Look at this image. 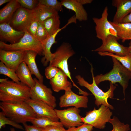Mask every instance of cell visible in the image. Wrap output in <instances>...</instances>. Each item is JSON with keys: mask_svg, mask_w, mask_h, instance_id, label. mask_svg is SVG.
Instances as JSON below:
<instances>
[{"mask_svg": "<svg viewBox=\"0 0 131 131\" xmlns=\"http://www.w3.org/2000/svg\"><path fill=\"white\" fill-rule=\"evenodd\" d=\"M0 108L6 117L18 123L23 124L37 117L32 108L25 101L1 102Z\"/></svg>", "mask_w": 131, "mask_h": 131, "instance_id": "6da1fadb", "label": "cell"}, {"mask_svg": "<svg viewBox=\"0 0 131 131\" xmlns=\"http://www.w3.org/2000/svg\"><path fill=\"white\" fill-rule=\"evenodd\" d=\"M31 88L20 82L8 80L0 83L1 102L25 101L30 98Z\"/></svg>", "mask_w": 131, "mask_h": 131, "instance_id": "7a4b0ae2", "label": "cell"}, {"mask_svg": "<svg viewBox=\"0 0 131 131\" xmlns=\"http://www.w3.org/2000/svg\"><path fill=\"white\" fill-rule=\"evenodd\" d=\"M112 58L113 63L112 69L104 74L94 76L95 81L97 85L105 81H109L113 84L118 83L122 87L123 93L125 96V90L128 86L129 80L131 79V72L115 58Z\"/></svg>", "mask_w": 131, "mask_h": 131, "instance_id": "3957f363", "label": "cell"}, {"mask_svg": "<svg viewBox=\"0 0 131 131\" xmlns=\"http://www.w3.org/2000/svg\"><path fill=\"white\" fill-rule=\"evenodd\" d=\"M91 71L92 78L91 84L89 83L80 75H77L75 76L78 83L80 86L86 88L92 93L95 99V104L98 107L102 105L113 110V106L108 103L107 99L109 98H113L114 91L116 87L110 82V88L106 92H103L98 87L95 82L92 66Z\"/></svg>", "mask_w": 131, "mask_h": 131, "instance_id": "277c9868", "label": "cell"}, {"mask_svg": "<svg viewBox=\"0 0 131 131\" xmlns=\"http://www.w3.org/2000/svg\"><path fill=\"white\" fill-rule=\"evenodd\" d=\"M75 54V52L71 45L69 43L64 42L57 49L54 53H53L49 65L58 68L63 71L70 79L73 85L77 88L80 92L82 90L73 82L69 70L67 63L68 59Z\"/></svg>", "mask_w": 131, "mask_h": 131, "instance_id": "5b68a950", "label": "cell"}, {"mask_svg": "<svg viewBox=\"0 0 131 131\" xmlns=\"http://www.w3.org/2000/svg\"><path fill=\"white\" fill-rule=\"evenodd\" d=\"M0 49L6 51L31 50L43 56V49L41 42L30 34L26 30L24 36L18 42L14 44H8L0 41Z\"/></svg>", "mask_w": 131, "mask_h": 131, "instance_id": "8992f818", "label": "cell"}, {"mask_svg": "<svg viewBox=\"0 0 131 131\" xmlns=\"http://www.w3.org/2000/svg\"><path fill=\"white\" fill-rule=\"evenodd\" d=\"M110 109L102 105L98 109L94 108L92 110L87 112L85 117H82V122L83 123L90 125L96 128L103 129L112 115Z\"/></svg>", "mask_w": 131, "mask_h": 131, "instance_id": "52a82bcc", "label": "cell"}, {"mask_svg": "<svg viewBox=\"0 0 131 131\" xmlns=\"http://www.w3.org/2000/svg\"><path fill=\"white\" fill-rule=\"evenodd\" d=\"M108 11L107 7H106L101 17L98 18L95 17L92 18L96 25V36L101 40L102 43L105 42L108 37L110 35L114 36L118 40L120 39L117 36L116 30L108 20Z\"/></svg>", "mask_w": 131, "mask_h": 131, "instance_id": "ba28073f", "label": "cell"}, {"mask_svg": "<svg viewBox=\"0 0 131 131\" xmlns=\"http://www.w3.org/2000/svg\"><path fill=\"white\" fill-rule=\"evenodd\" d=\"M35 85L31 88L30 98L42 101L54 108L56 106V99L51 89L47 87L36 78H33Z\"/></svg>", "mask_w": 131, "mask_h": 131, "instance_id": "9c48e42d", "label": "cell"}, {"mask_svg": "<svg viewBox=\"0 0 131 131\" xmlns=\"http://www.w3.org/2000/svg\"><path fill=\"white\" fill-rule=\"evenodd\" d=\"M57 117L63 126L68 129L82 125L83 123L80 115V110L74 107L59 110L54 109Z\"/></svg>", "mask_w": 131, "mask_h": 131, "instance_id": "30bf717a", "label": "cell"}, {"mask_svg": "<svg viewBox=\"0 0 131 131\" xmlns=\"http://www.w3.org/2000/svg\"><path fill=\"white\" fill-rule=\"evenodd\" d=\"M35 17L33 10H29L21 6L15 12L9 24L16 30L25 31Z\"/></svg>", "mask_w": 131, "mask_h": 131, "instance_id": "8fae6325", "label": "cell"}, {"mask_svg": "<svg viewBox=\"0 0 131 131\" xmlns=\"http://www.w3.org/2000/svg\"><path fill=\"white\" fill-rule=\"evenodd\" d=\"M60 107L73 106L79 108L88 107V98L87 96H80L74 92L71 89L65 91L64 94L59 98Z\"/></svg>", "mask_w": 131, "mask_h": 131, "instance_id": "7c38bea8", "label": "cell"}, {"mask_svg": "<svg viewBox=\"0 0 131 131\" xmlns=\"http://www.w3.org/2000/svg\"><path fill=\"white\" fill-rule=\"evenodd\" d=\"M25 101L32 108L36 116V118L46 117L54 122H59V119L56 115L54 108L46 103L30 98Z\"/></svg>", "mask_w": 131, "mask_h": 131, "instance_id": "4fadbf2b", "label": "cell"}, {"mask_svg": "<svg viewBox=\"0 0 131 131\" xmlns=\"http://www.w3.org/2000/svg\"><path fill=\"white\" fill-rule=\"evenodd\" d=\"M25 51L0 49V60L6 66L15 72L21 63L24 61Z\"/></svg>", "mask_w": 131, "mask_h": 131, "instance_id": "5bb4252c", "label": "cell"}, {"mask_svg": "<svg viewBox=\"0 0 131 131\" xmlns=\"http://www.w3.org/2000/svg\"><path fill=\"white\" fill-rule=\"evenodd\" d=\"M117 40L114 36H109L100 47L93 51L98 52H108L120 56H125L128 54L129 53L128 47L121 44Z\"/></svg>", "mask_w": 131, "mask_h": 131, "instance_id": "9a60e30c", "label": "cell"}, {"mask_svg": "<svg viewBox=\"0 0 131 131\" xmlns=\"http://www.w3.org/2000/svg\"><path fill=\"white\" fill-rule=\"evenodd\" d=\"M25 31H20L13 28L9 23L0 24V39L1 41L8 42L11 44L18 42L24 36Z\"/></svg>", "mask_w": 131, "mask_h": 131, "instance_id": "2e32d148", "label": "cell"}, {"mask_svg": "<svg viewBox=\"0 0 131 131\" xmlns=\"http://www.w3.org/2000/svg\"><path fill=\"white\" fill-rule=\"evenodd\" d=\"M71 23L70 21H68L67 23L64 26L60 28L55 33L48 36L44 41L41 42L43 49V56L41 61L43 66H46L51 60L53 55L50 49L53 44L57 42L55 38L58 33L62 29L65 28L68 25Z\"/></svg>", "mask_w": 131, "mask_h": 131, "instance_id": "e0dca14e", "label": "cell"}, {"mask_svg": "<svg viewBox=\"0 0 131 131\" xmlns=\"http://www.w3.org/2000/svg\"><path fill=\"white\" fill-rule=\"evenodd\" d=\"M68 77L66 74L59 69L55 76L50 80L49 83L52 90L58 92L61 90L65 91L71 89V83L68 80Z\"/></svg>", "mask_w": 131, "mask_h": 131, "instance_id": "ac0fdd59", "label": "cell"}, {"mask_svg": "<svg viewBox=\"0 0 131 131\" xmlns=\"http://www.w3.org/2000/svg\"><path fill=\"white\" fill-rule=\"evenodd\" d=\"M112 5L117 8L113 22L121 23L123 19L131 12V0H115Z\"/></svg>", "mask_w": 131, "mask_h": 131, "instance_id": "d6986e66", "label": "cell"}, {"mask_svg": "<svg viewBox=\"0 0 131 131\" xmlns=\"http://www.w3.org/2000/svg\"><path fill=\"white\" fill-rule=\"evenodd\" d=\"M61 2L63 6L74 12L76 20L80 21L87 20V12L83 5L77 0H61Z\"/></svg>", "mask_w": 131, "mask_h": 131, "instance_id": "ffe728a7", "label": "cell"}, {"mask_svg": "<svg viewBox=\"0 0 131 131\" xmlns=\"http://www.w3.org/2000/svg\"><path fill=\"white\" fill-rule=\"evenodd\" d=\"M38 53L31 50L25 51L24 61L30 69L32 74L34 75L40 82L43 83V76L40 74L36 62V58Z\"/></svg>", "mask_w": 131, "mask_h": 131, "instance_id": "44dd1931", "label": "cell"}, {"mask_svg": "<svg viewBox=\"0 0 131 131\" xmlns=\"http://www.w3.org/2000/svg\"><path fill=\"white\" fill-rule=\"evenodd\" d=\"M20 82L30 88L35 85V82L26 64L24 61L21 62L16 71Z\"/></svg>", "mask_w": 131, "mask_h": 131, "instance_id": "7402d4cb", "label": "cell"}, {"mask_svg": "<svg viewBox=\"0 0 131 131\" xmlns=\"http://www.w3.org/2000/svg\"><path fill=\"white\" fill-rule=\"evenodd\" d=\"M21 6L16 0H11L0 10V23H9L14 13Z\"/></svg>", "mask_w": 131, "mask_h": 131, "instance_id": "603a6c76", "label": "cell"}, {"mask_svg": "<svg viewBox=\"0 0 131 131\" xmlns=\"http://www.w3.org/2000/svg\"><path fill=\"white\" fill-rule=\"evenodd\" d=\"M33 11L35 17L41 22L51 16L58 14V12L53 8L39 2Z\"/></svg>", "mask_w": 131, "mask_h": 131, "instance_id": "cb8c5ba5", "label": "cell"}, {"mask_svg": "<svg viewBox=\"0 0 131 131\" xmlns=\"http://www.w3.org/2000/svg\"><path fill=\"white\" fill-rule=\"evenodd\" d=\"M116 30L117 35L122 42L127 40L131 41V23H116L109 21Z\"/></svg>", "mask_w": 131, "mask_h": 131, "instance_id": "d4e9b609", "label": "cell"}, {"mask_svg": "<svg viewBox=\"0 0 131 131\" xmlns=\"http://www.w3.org/2000/svg\"><path fill=\"white\" fill-rule=\"evenodd\" d=\"M41 23L48 36L53 34L60 28V22L58 14L48 18Z\"/></svg>", "mask_w": 131, "mask_h": 131, "instance_id": "484cf974", "label": "cell"}, {"mask_svg": "<svg viewBox=\"0 0 131 131\" xmlns=\"http://www.w3.org/2000/svg\"><path fill=\"white\" fill-rule=\"evenodd\" d=\"M98 53L101 56H108L113 57L120 62L122 65L131 72V57L129 53L125 56H120L106 52H99Z\"/></svg>", "mask_w": 131, "mask_h": 131, "instance_id": "4316f807", "label": "cell"}, {"mask_svg": "<svg viewBox=\"0 0 131 131\" xmlns=\"http://www.w3.org/2000/svg\"><path fill=\"white\" fill-rule=\"evenodd\" d=\"M30 122L33 125L42 128L51 125L63 126L60 122H55L46 117L32 118L30 119Z\"/></svg>", "mask_w": 131, "mask_h": 131, "instance_id": "83f0119b", "label": "cell"}, {"mask_svg": "<svg viewBox=\"0 0 131 131\" xmlns=\"http://www.w3.org/2000/svg\"><path fill=\"white\" fill-rule=\"evenodd\" d=\"M108 122L111 123L113 127L111 131H129L130 130V126L128 124H125L121 122L118 118L114 116L112 119L111 118Z\"/></svg>", "mask_w": 131, "mask_h": 131, "instance_id": "f1b7e54d", "label": "cell"}, {"mask_svg": "<svg viewBox=\"0 0 131 131\" xmlns=\"http://www.w3.org/2000/svg\"><path fill=\"white\" fill-rule=\"evenodd\" d=\"M0 74L8 76L15 82L19 83L20 82L16 72L11 70L1 61L0 62Z\"/></svg>", "mask_w": 131, "mask_h": 131, "instance_id": "f546056e", "label": "cell"}, {"mask_svg": "<svg viewBox=\"0 0 131 131\" xmlns=\"http://www.w3.org/2000/svg\"><path fill=\"white\" fill-rule=\"evenodd\" d=\"M6 124L12 126L16 128L22 130L25 129L24 128L13 120L6 117L2 112H0V129L5 126Z\"/></svg>", "mask_w": 131, "mask_h": 131, "instance_id": "4dcf8cb0", "label": "cell"}, {"mask_svg": "<svg viewBox=\"0 0 131 131\" xmlns=\"http://www.w3.org/2000/svg\"><path fill=\"white\" fill-rule=\"evenodd\" d=\"M39 2L49 7L56 11H61L63 8L62 3L57 0H39Z\"/></svg>", "mask_w": 131, "mask_h": 131, "instance_id": "1f68e13d", "label": "cell"}, {"mask_svg": "<svg viewBox=\"0 0 131 131\" xmlns=\"http://www.w3.org/2000/svg\"><path fill=\"white\" fill-rule=\"evenodd\" d=\"M21 6L26 9L30 10H33L39 3L37 0H16Z\"/></svg>", "mask_w": 131, "mask_h": 131, "instance_id": "d6a6232c", "label": "cell"}, {"mask_svg": "<svg viewBox=\"0 0 131 131\" xmlns=\"http://www.w3.org/2000/svg\"><path fill=\"white\" fill-rule=\"evenodd\" d=\"M48 36L47 33L42 23L39 22L36 33V39L41 42L46 39Z\"/></svg>", "mask_w": 131, "mask_h": 131, "instance_id": "836d02e7", "label": "cell"}, {"mask_svg": "<svg viewBox=\"0 0 131 131\" xmlns=\"http://www.w3.org/2000/svg\"><path fill=\"white\" fill-rule=\"evenodd\" d=\"M59 69L58 68L49 65L45 69V74L46 77L50 80L51 79L55 76Z\"/></svg>", "mask_w": 131, "mask_h": 131, "instance_id": "e575fe53", "label": "cell"}, {"mask_svg": "<svg viewBox=\"0 0 131 131\" xmlns=\"http://www.w3.org/2000/svg\"><path fill=\"white\" fill-rule=\"evenodd\" d=\"M39 22L38 20L35 17L28 26L26 30L30 34L36 38V33Z\"/></svg>", "mask_w": 131, "mask_h": 131, "instance_id": "d590c367", "label": "cell"}, {"mask_svg": "<svg viewBox=\"0 0 131 131\" xmlns=\"http://www.w3.org/2000/svg\"><path fill=\"white\" fill-rule=\"evenodd\" d=\"M93 127L89 124L83 123L77 127H72L68 129L66 131H92Z\"/></svg>", "mask_w": 131, "mask_h": 131, "instance_id": "8d00e7d4", "label": "cell"}, {"mask_svg": "<svg viewBox=\"0 0 131 131\" xmlns=\"http://www.w3.org/2000/svg\"><path fill=\"white\" fill-rule=\"evenodd\" d=\"M43 131H66L63 126L51 125L43 128Z\"/></svg>", "mask_w": 131, "mask_h": 131, "instance_id": "74e56055", "label": "cell"}, {"mask_svg": "<svg viewBox=\"0 0 131 131\" xmlns=\"http://www.w3.org/2000/svg\"><path fill=\"white\" fill-rule=\"evenodd\" d=\"M25 131H43V128L33 125H28L26 123L23 124Z\"/></svg>", "mask_w": 131, "mask_h": 131, "instance_id": "f35d334b", "label": "cell"}, {"mask_svg": "<svg viewBox=\"0 0 131 131\" xmlns=\"http://www.w3.org/2000/svg\"><path fill=\"white\" fill-rule=\"evenodd\" d=\"M121 23H131V12L124 18Z\"/></svg>", "mask_w": 131, "mask_h": 131, "instance_id": "ab89813d", "label": "cell"}, {"mask_svg": "<svg viewBox=\"0 0 131 131\" xmlns=\"http://www.w3.org/2000/svg\"><path fill=\"white\" fill-rule=\"evenodd\" d=\"M77 1L82 5L91 3L93 1L92 0H77Z\"/></svg>", "mask_w": 131, "mask_h": 131, "instance_id": "60d3db41", "label": "cell"}, {"mask_svg": "<svg viewBox=\"0 0 131 131\" xmlns=\"http://www.w3.org/2000/svg\"><path fill=\"white\" fill-rule=\"evenodd\" d=\"M11 0H0V6L3 4L8 2H9Z\"/></svg>", "mask_w": 131, "mask_h": 131, "instance_id": "b9f144b4", "label": "cell"}, {"mask_svg": "<svg viewBox=\"0 0 131 131\" xmlns=\"http://www.w3.org/2000/svg\"><path fill=\"white\" fill-rule=\"evenodd\" d=\"M8 78H0V83H2L5 82L8 80Z\"/></svg>", "mask_w": 131, "mask_h": 131, "instance_id": "7bdbcfd3", "label": "cell"}, {"mask_svg": "<svg viewBox=\"0 0 131 131\" xmlns=\"http://www.w3.org/2000/svg\"><path fill=\"white\" fill-rule=\"evenodd\" d=\"M128 47L129 53L131 57V46H129Z\"/></svg>", "mask_w": 131, "mask_h": 131, "instance_id": "ee69618b", "label": "cell"}, {"mask_svg": "<svg viewBox=\"0 0 131 131\" xmlns=\"http://www.w3.org/2000/svg\"><path fill=\"white\" fill-rule=\"evenodd\" d=\"M10 129L11 131H15L14 129V128H10Z\"/></svg>", "mask_w": 131, "mask_h": 131, "instance_id": "f6af8a7d", "label": "cell"}, {"mask_svg": "<svg viewBox=\"0 0 131 131\" xmlns=\"http://www.w3.org/2000/svg\"><path fill=\"white\" fill-rule=\"evenodd\" d=\"M129 46H131V41L130 43H129Z\"/></svg>", "mask_w": 131, "mask_h": 131, "instance_id": "bcb514c9", "label": "cell"}, {"mask_svg": "<svg viewBox=\"0 0 131 131\" xmlns=\"http://www.w3.org/2000/svg\"></svg>", "mask_w": 131, "mask_h": 131, "instance_id": "7dc6e473", "label": "cell"}]
</instances>
